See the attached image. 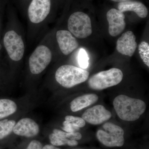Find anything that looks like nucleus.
<instances>
[{
	"label": "nucleus",
	"instance_id": "f257e3e1",
	"mask_svg": "<svg viewBox=\"0 0 149 149\" xmlns=\"http://www.w3.org/2000/svg\"><path fill=\"white\" fill-rule=\"evenodd\" d=\"M113 104L118 117L126 121L138 120L143 114L146 108L143 101L123 95L116 97Z\"/></svg>",
	"mask_w": 149,
	"mask_h": 149
},
{
	"label": "nucleus",
	"instance_id": "f03ea898",
	"mask_svg": "<svg viewBox=\"0 0 149 149\" xmlns=\"http://www.w3.org/2000/svg\"><path fill=\"white\" fill-rule=\"evenodd\" d=\"M89 72L80 68L70 65L60 67L56 71L57 82L64 88H70L88 80Z\"/></svg>",
	"mask_w": 149,
	"mask_h": 149
},
{
	"label": "nucleus",
	"instance_id": "7ed1b4c3",
	"mask_svg": "<svg viewBox=\"0 0 149 149\" xmlns=\"http://www.w3.org/2000/svg\"><path fill=\"white\" fill-rule=\"evenodd\" d=\"M123 76L120 70L111 68L94 74L88 80V85L93 90L101 91L119 84Z\"/></svg>",
	"mask_w": 149,
	"mask_h": 149
},
{
	"label": "nucleus",
	"instance_id": "20e7f679",
	"mask_svg": "<svg viewBox=\"0 0 149 149\" xmlns=\"http://www.w3.org/2000/svg\"><path fill=\"white\" fill-rule=\"evenodd\" d=\"M104 130L100 129L96 133V137L100 143L109 148L120 147L124 145V131L120 126L110 122L103 125Z\"/></svg>",
	"mask_w": 149,
	"mask_h": 149
},
{
	"label": "nucleus",
	"instance_id": "39448f33",
	"mask_svg": "<svg viewBox=\"0 0 149 149\" xmlns=\"http://www.w3.org/2000/svg\"><path fill=\"white\" fill-rule=\"evenodd\" d=\"M68 28L72 35L79 39L89 37L93 32L90 17L82 12H76L70 15L68 22Z\"/></svg>",
	"mask_w": 149,
	"mask_h": 149
},
{
	"label": "nucleus",
	"instance_id": "423d86ee",
	"mask_svg": "<svg viewBox=\"0 0 149 149\" xmlns=\"http://www.w3.org/2000/svg\"><path fill=\"white\" fill-rule=\"evenodd\" d=\"M52 59V52L47 47L43 45L38 46L29 57L30 71L33 74H40L50 63Z\"/></svg>",
	"mask_w": 149,
	"mask_h": 149
},
{
	"label": "nucleus",
	"instance_id": "0eeeda50",
	"mask_svg": "<svg viewBox=\"0 0 149 149\" xmlns=\"http://www.w3.org/2000/svg\"><path fill=\"white\" fill-rule=\"evenodd\" d=\"M4 45L11 59L15 61L21 60L24 56V45L21 36L14 30L6 33Z\"/></svg>",
	"mask_w": 149,
	"mask_h": 149
},
{
	"label": "nucleus",
	"instance_id": "6e6552de",
	"mask_svg": "<svg viewBox=\"0 0 149 149\" xmlns=\"http://www.w3.org/2000/svg\"><path fill=\"white\" fill-rule=\"evenodd\" d=\"M51 6V0H32L28 10L30 21L35 24L44 21L49 13Z\"/></svg>",
	"mask_w": 149,
	"mask_h": 149
},
{
	"label": "nucleus",
	"instance_id": "1a4fd4ad",
	"mask_svg": "<svg viewBox=\"0 0 149 149\" xmlns=\"http://www.w3.org/2000/svg\"><path fill=\"white\" fill-rule=\"evenodd\" d=\"M111 112L102 105H97L86 110L82 115L85 122L92 125H100L111 117Z\"/></svg>",
	"mask_w": 149,
	"mask_h": 149
},
{
	"label": "nucleus",
	"instance_id": "9d476101",
	"mask_svg": "<svg viewBox=\"0 0 149 149\" xmlns=\"http://www.w3.org/2000/svg\"><path fill=\"white\" fill-rule=\"evenodd\" d=\"M107 17L109 22V32L112 37H116L123 32L125 27V16L123 13L115 8L108 11Z\"/></svg>",
	"mask_w": 149,
	"mask_h": 149
},
{
	"label": "nucleus",
	"instance_id": "9b49d317",
	"mask_svg": "<svg viewBox=\"0 0 149 149\" xmlns=\"http://www.w3.org/2000/svg\"><path fill=\"white\" fill-rule=\"evenodd\" d=\"M56 37L61 51L65 55L71 53L79 46L77 40L69 31L58 30Z\"/></svg>",
	"mask_w": 149,
	"mask_h": 149
},
{
	"label": "nucleus",
	"instance_id": "f8f14e48",
	"mask_svg": "<svg viewBox=\"0 0 149 149\" xmlns=\"http://www.w3.org/2000/svg\"><path fill=\"white\" fill-rule=\"evenodd\" d=\"M137 47L136 36L132 31L123 33L116 43L118 52L122 55L130 57L133 56Z\"/></svg>",
	"mask_w": 149,
	"mask_h": 149
},
{
	"label": "nucleus",
	"instance_id": "ddd939ff",
	"mask_svg": "<svg viewBox=\"0 0 149 149\" xmlns=\"http://www.w3.org/2000/svg\"><path fill=\"white\" fill-rule=\"evenodd\" d=\"M13 131L18 136L31 138L39 133L40 128L37 123L32 119L24 118L15 124Z\"/></svg>",
	"mask_w": 149,
	"mask_h": 149
},
{
	"label": "nucleus",
	"instance_id": "4468645a",
	"mask_svg": "<svg viewBox=\"0 0 149 149\" xmlns=\"http://www.w3.org/2000/svg\"><path fill=\"white\" fill-rule=\"evenodd\" d=\"M118 10L123 13L126 11H133L141 18H145L148 14L146 7L143 3L138 1H130L118 3Z\"/></svg>",
	"mask_w": 149,
	"mask_h": 149
},
{
	"label": "nucleus",
	"instance_id": "2eb2a0df",
	"mask_svg": "<svg viewBox=\"0 0 149 149\" xmlns=\"http://www.w3.org/2000/svg\"><path fill=\"white\" fill-rule=\"evenodd\" d=\"M98 99V96L95 94H85L79 96L71 102L70 109L73 112L79 111L95 104Z\"/></svg>",
	"mask_w": 149,
	"mask_h": 149
},
{
	"label": "nucleus",
	"instance_id": "dca6fc26",
	"mask_svg": "<svg viewBox=\"0 0 149 149\" xmlns=\"http://www.w3.org/2000/svg\"><path fill=\"white\" fill-rule=\"evenodd\" d=\"M17 109L15 103L8 99L0 100V119L9 116Z\"/></svg>",
	"mask_w": 149,
	"mask_h": 149
},
{
	"label": "nucleus",
	"instance_id": "f3484780",
	"mask_svg": "<svg viewBox=\"0 0 149 149\" xmlns=\"http://www.w3.org/2000/svg\"><path fill=\"white\" fill-rule=\"evenodd\" d=\"M49 139L51 144L55 146H59L66 145H68L69 146H75L78 144L77 141L65 139L58 136L54 133L49 135Z\"/></svg>",
	"mask_w": 149,
	"mask_h": 149
},
{
	"label": "nucleus",
	"instance_id": "a211bd4d",
	"mask_svg": "<svg viewBox=\"0 0 149 149\" xmlns=\"http://www.w3.org/2000/svg\"><path fill=\"white\" fill-rule=\"evenodd\" d=\"M16 122L5 119L0 121V140L3 139L12 133Z\"/></svg>",
	"mask_w": 149,
	"mask_h": 149
},
{
	"label": "nucleus",
	"instance_id": "6ab92c4d",
	"mask_svg": "<svg viewBox=\"0 0 149 149\" xmlns=\"http://www.w3.org/2000/svg\"><path fill=\"white\" fill-rule=\"evenodd\" d=\"M139 53L144 63L149 67V45L148 43L143 41L139 47Z\"/></svg>",
	"mask_w": 149,
	"mask_h": 149
},
{
	"label": "nucleus",
	"instance_id": "aec40b11",
	"mask_svg": "<svg viewBox=\"0 0 149 149\" xmlns=\"http://www.w3.org/2000/svg\"><path fill=\"white\" fill-rule=\"evenodd\" d=\"M53 133L65 139H69V140L78 141L80 140L82 138V134L78 132H64L58 129H54Z\"/></svg>",
	"mask_w": 149,
	"mask_h": 149
},
{
	"label": "nucleus",
	"instance_id": "412c9836",
	"mask_svg": "<svg viewBox=\"0 0 149 149\" xmlns=\"http://www.w3.org/2000/svg\"><path fill=\"white\" fill-rule=\"evenodd\" d=\"M89 58L88 54L84 49H80L77 57L78 64L81 68L85 69L89 65Z\"/></svg>",
	"mask_w": 149,
	"mask_h": 149
},
{
	"label": "nucleus",
	"instance_id": "4be33fe9",
	"mask_svg": "<svg viewBox=\"0 0 149 149\" xmlns=\"http://www.w3.org/2000/svg\"><path fill=\"white\" fill-rule=\"evenodd\" d=\"M65 121L70 122L71 124L78 128L84 127L86 124V122L82 118L73 116H67L65 118Z\"/></svg>",
	"mask_w": 149,
	"mask_h": 149
},
{
	"label": "nucleus",
	"instance_id": "5701e85b",
	"mask_svg": "<svg viewBox=\"0 0 149 149\" xmlns=\"http://www.w3.org/2000/svg\"><path fill=\"white\" fill-rule=\"evenodd\" d=\"M63 129L65 131V132L71 133V132H76L77 130H79V128L74 126L70 122L65 120L63 122Z\"/></svg>",
	"mask_w": 149,
	"mask_h": 149
},
{
	"label": "nucleus",
	"instance_id": "b1692460",
	"mask_svg": "<svg viewBox=\"0 0 149 149\" xmlns=\"http://www.w3.org/2000/svg\"><path fill=\"white\" fill-rule=\"evenodd\" d=\"M42 145L40 141L34 140L30 142L26 149H41Z\"/></svg>",
	"mask_w": 149,
	"mask_h": 149
},
{
	"label": "nucleus",
	"instance_id": "393cba45",
	"mask_svg": "<svg viewBox=\"0 0 149 149\" xmlns=\"http://www.w3.org/2000/svg\"><path fill=\"white\" fill-rule=\"evenodd\" d=\"M41 149H61L52 145H47L44 147H42Z\"/></svg>",
	"mask_w": 149,
	"mask_h": 149
},
{
	"label": "nucleus",
	"instance_id": "a878e982",
	"mask_svg": "<svg viewBox=\"0 0 149 149\" xmlns=\"http://www.w3.org/2000/svg\"><path fill=\"white\" fill-rule=\"evenodd\" d=\"M111 1L116 2H122L126 1H130V0H111Z\"/></svg>",
	"mask_w": 149,
	"mask_h": 149
},
{
	"label": "nucleus",
	"instance_id": "bb28decb",
	"mask_svg": "<svg viewBox=\"0 0 149 149\" xmlns=\"http://www.w3.org/2000/svg\"><path fill=\"white\" fill-rule=\"evenodd\" d=\"M1 48H2L1 45V44H0V50L1 49Z\"/></svg>",
	"mask_w": 149,
	"mask_h": 149
},
{
	"label": "nucleus",
	"instance_id": "cd10ccee",
	"mask_svg": "<svg viewBox=\"0 0 149 149\" xmlns=\"http://www.w3.org/2000/svg\"></svg>",
	"mask_w": 149,
	"mask_h": 149
}]
</instances>
